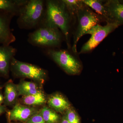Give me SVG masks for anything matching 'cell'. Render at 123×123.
<instances>
[{
  "mask_svg": "<svg viewBox=\"0 0 123 123\" xmlns=\"http://www.w3.org/2000/svg\"><path fill=\"white\" fill-rule=\"evenodd\" d=\"M17 85L18 95L23 97L35 94L41 91L36 84L32 82L22 81Z\"/></svg>",
  "mask_w": 123,
  "mask_h": 123,
  "instance_id": "9a60e30c",
  "label": "cell"
},
{
  "mask_svg": "<svg viewBox=\"0 0 123 123\" xmlns=\"http://www.w3.org/2000/svg\"><path fill=\"white\" fill-rule=\"evenodd\" d=\"M65 115L69 123H81L79 116L72 108L70 107L66 111Z\"/></svg>",
  "mask_w": 123,
  "mask_h": 123,
  "instance_id": "ffe728a7",
  "label": "cell"
},
{
  "mask_svg": "<svg viewBox=\"0 0 123 123\" xmlns=\"http://www.w3.org/2000/svg\"><path fill=\"white\" fill-rule=\"evenodd\" d=\"M72 16L62 0H48L44 25L60 29L69 47V32Z\"/></svg>",
  "mask_w": 123,
  "mask_h": 123,
  "instance_id": "6da1fadb",
  "label": "cell"
},
{
  "mask_svg": "<svg viewBox=\"0 0 123 123\" xmlns=\"http://www.w3.org/2000/svg\"><path fill=\"white\" fill-rule=\"evenodd\" d=\"M40 113L46 123H58L59 122V115L53 109L44 107L41 110Z\"/></svg>",
  "mask_w": 123,
  "mask_h": 123,
  "instance_id": "ac0fdd59",
  "label": "cell"
},
{
  "mask_svg": "<svg viewBox=\"0 0 123 123\" xmlns=\"http://www.w3.org/2000/svg\"><path fill=\"white\" fill-rule=\"evenodd\" d=\"M26 123H46L42 115L40 113H36L26 121Z\"/></svg>",
  "mask_w": 123,
  "mask_h": 123,
  "instance_id": "44dd1931",
  "label": "cell"
},
{
  "mask_svg": "<svg viewBox=\"0 0 123 123\" xmlns=\"http://www.w3.org/2000/svg\"><path fill=\"white\" fill-rule=\"evenodd\" d=\"M17 52L16 49L10 45L0 46V75L8 77L10 63Z\"/></svg>",
  "mask_w": 123,
  "mask_h": 123,
  "instance_id": "30bf717a",
  "label": "cell"
},
{
  "mask_svg": "<svg viewBox=\"0 0 123 123\" xmlns=\"http://www.w3.org/2000/svg\"><path fill=\"white\" fill-rule=\"evenodd\" d=\"M107 13L106 22L123 25V1L118 0H109L104 2Z\"/></svg>",
  "mask_w": 123,
  "mask_h": 123,
  "instance_id": "ba28073f",
  "label": "cell"
},
{
  "mask_svg": "<svg viewBox=\"0 0 123 123\" xmlns=\"http://www.w3.org/2000/svg\"><path fill=\"white\" fill-rule=\"evenodd\" d=\"M48 53L68 74L78 75L81 72L82 68L80 62L67 51L49 49Z\"/></svg>",
  "mask_w": 123,
  "mask_h": 123,
  "instance_id": "5b68a950",
  "label": "cell"
},
{
  "mask_svg": "<svg viewBox=\"0 0 123 123\" xmlns=\"http://www.w3.org/2000/svg\"><path fill=\"white\" fill-rule=\"evenodd\" d=\"M62 35L59 29L44 25L30 35L29 40L33 45L42 47H55L59 45Z\"/></svg>",
  "mask_w": 123,
  "mask_h": 123,
  "instance_id": "277c9868",
  "label": "cell"
},
{
  "mask_svg": "<svg viewBox=\"0 0 123 123\" xmlns=\"http://www.w3.org/2000/svg\"><path fill=\"white\" fill-rule=\"evenodd\" d=\"M82 1L86 5L96 11L97 14L106 22L107 13L104 5L105 1L98 0H82Z\"/></svg>",
  "mask_w": 123,
  "mask_h": 123,
  "instance_id": "2e32d148",
  "label": "cell"
},
{
  "mask_svg": "<svg viewBox=\"0 0 123 123\" xmlns=\"http://www.w3.org/2000/svg\"><path fill=\"white\" fill-rule=\"evenodd\" d=\"M77 27L74 36L73 50L76 52L77 45L80 39L92 27L104 21L102 18L95 13L85 4L77 13Z\"/></svg>",
  "mask_w": 123,
  "mask_h": 123,
  "instance_id": "7a4b0ae2",
  "label": "cell"
},
{
  "mask_svg": "<svg viewBox=\"0 0 123 123\" xmlns=\"http://www.w3.org/2000/svg\"><path fill=\"white\" fill-rule=\"evenodd\" d=\"M10 68L16 76L39 82L44 81L47 76V73L44 69L34 65L19 61L14 57L11 60Z\"/></svg>",
  "mask_w": 123,
  "mask_h": 123,
  "instance_id": "8992f818",
  "label": "cell"
},
{
  "mask_svg": "<svg viewBox=\"0 0 123 123\" xmlns=\"http://www.w3.org/2000/svg\"><path fill=\"white\" fill-rule=\"evenodd\" d=\"M27 1L0 0V11L13 15L19 12L20 9Z\"/></svg>",
  "mask_w": 123,
  "mask_h": 123,
  "instance_id": "4fadbf2b",
  "label": "cell"
},
{
  "mask_svg": "<svg viewBox=\"0 0 123 123\" xmlns=\"http://www.w3.org/2000/svg\"><path fill=\"white\" fill-rule=\"evenodd\" d=\"M48 103L56 112L62 113L66 111L71 107L68 101L60 94H55L52 95L49 98Z\"/></svg>",
  "mask_w": 123,
  "mask_h": 123,
  "instance_id": "7c38bea8",
  "label": "cell"
},
{
  "mask_svg": "<svg viewBox=\"0 0 123 123\" xmlns=\"http://www.w3.org/2000/svg\"><path fill=\"white\" fill-rule=\"evenodd\" d=\"M13 16L0 11V44L1 45H10L15 40L10 28V21Z\"/></svg>",
  "mask_w": 123,
  "mask_h": 123,
  "instance_id": "9c48e42d",
  "label": "cell"
},
{
  "mask_svg": "<svg viewBox=\"0 0 123 123\" xmlns=\"http://www.w3.org/2000/svg\"><path fill=\"white\" fill-rule=\"evenodd\" d=\"M18 95L17 85L12 81H9L5 86L4 102L7 106H12L15 104Z\"/></svg>",
  "mask_w": 123,
  "mask_h": 123,
  "instance_id": "5bb4252c",
  "label": "cell"
},
{
  "mask_svg": "<svg viewBox=\"0 0 123 123\" xmlns=\"http://www.w3.org/2000/svg\"><path fill=\"white\" fill-rule=\"evenodd\" d=\"M118 27L116 24L107 23L105 25L98 24L92 27L86 33L85 35L90 34L91 37L84 44L79 53H87L94 49L109 34Z\"/></svg>",
  "mask_w": 123,
  "mask_h": 123,
  "instance_id": "52a82bcc",
  "label": "cell"
},
{
  "mask_svg": "<svg viewBox=\"0 0 123 123\" xmlns=\"http://www.w3.org/2000/svg\"><path fill=\"white\" fill-rule=\"evenodd\" d=\"M62 1L72 17L76 15L78 12L85 5L82 0H62Z\"/></svg>",
  "mask_w": 123,
  "mask_h": 123,
  "instance_id": "d6986e66",
  "label": "cell"
},
{
  "mask_svg": "<svg viewBox=\"0 0 123 123\" xmlns=\"http://www.w3.org/2000/svg\"><path fill=\"white\" fill-rule=\"evenodd\" d=\"M47 100L43 93L40 91L35 94L23 97L22 102L24 104L29 106L40 105L44 104Z\"/></svg>",
  "mask_w": 123,
  "mask_h": 123,
  "instance_id": "e0dca14e",
  "label": "cell"
},
{
  "mask_svg": "<svg viewBox=\"0 0 123 123\" xmlns=\"http://www.w3.org/2000/svg\"><path fill=\"white\" fill-rule=\"evenodd\" d=\"M37 113L34 108L15 104L12 110L8 112V117L10 121H26L27 120Z\"/></svg>",
  "mask_w": 123,
  "mask_h": 123,
  "instance_id": "8fae6325",
  "label": "cell"
},
{
  "mask_svg": "<svg viewBox=\"0 0 123 123\" xmlns=\"http://www.w3.org/2000/svg\"><path fill=\"white\" fill-rule=\"evenodd\" d=\"M61 123H69L68 121L67 120L66 115L64 116L63 117L62 119Z\"/></svg>",
  "mask_w": 123,
  "mask_h": 123,
  "instance_id": "603a6c76",
  "label": "cell"
},
{
  "mask_svg": "<svg viewBox=\"0 0 123 123\" xmlns=\"http://www.w3.org/2000/svg\"><path fill=\"white\" fill-rule=\"evenodd\" d=\"M4 97L0 93V105H1V104L4 102Z\"/></svg>",
  "mask_w": 123,
  "mask_h": 123,
  "instance_id": "cb8c5ba5",
  "label": "cell"
},
{
  "mask_svg": "<svg viewBox=\"0 0 123 123\" xmlns=\"http://www.w3.org/2000/svg\"><path fill=\"white\" fill-rule=\"evenodd\" d=\"M6 111V108L5 106L0 105V115L5 112Z\"/></svg>",
  "mask_w": 123,
  "mask_h": 123,
  "instance_id": "7402d4cb",
  "label": "cell"
},
{
  "mask_svg": "<svg viewBox=\"0 0 123 123\" xmlns=\"http://www.w3.org/2000/svg\"><path fill=\"white\" fill-rule=\"evenodd\" d=\"M44 10V2L43 1H27L19 11L18 23L24 28L35 27L41 20Z\"/></svg>",
  "mask_w": 123,
  "mask_h": 123,
  "instance_id": "3957f363",
  "label": "cell"
}]
</instances>
